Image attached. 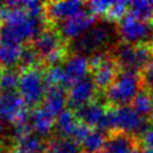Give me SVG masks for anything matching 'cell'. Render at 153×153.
Listing matches in <instances>:
<instances>
[{
	"label": "cell",
	"instance_id": "ac0fdd59",
	"mask_svg": "<svg viewBox=\"0 0 153 153\" xmlns=\"http://www.w3.org/2000/svg\"><path fill=\"white\" fill-rule=\"evenodd\" d=\"M79 120L76 115L69 110L66 109L63 112H61L55 121V129L59 133L60 137H66V139H73V135L79 126Z\"/></svg>",
	"mask_w": 153,
	"mask_h": 153
},
{
	"label": "cell",
	"instance_id": "b9f144b4",
	"mask_svg": "<svg viewBox=\"0 0 153 153\" xmlns=\"http://www.w3.org/2000/svg\"><path fill=\"white\" fill-rule=\"evenodd\" d=\"M133 153H142V152H140V151H137V149H135Z\"/></svg>",
	"mask_w": 153,
	"mask_h": 153
},
{
	"label": "cell",
	"instance_id": "8d00e7d4",
	"mask_svg": "<svg viewBox=\"0 0 153 153\" xmlns=\"http://www.w3.org/2000/svg\"><path fill=\"white\" fill-rule=\"evenodd\" d=\"M4 133H5V126H4V121H2V120H0V139H1V136L4 135Z\"/></svg>",
	"mask_w": 153,
	"mask_h": 153
},
{
	"label": "cell",
	"instance_id": "ee69618b",
	"mask_svg": "<svg viewBox=\"0 0 153 153\" xmlns=\"http://www.w3.org/2000/svg\"><path fill=\"white\" fill-rule=\"evenodd\" d=\"M0 73H1V72H0Z\"/></svg>",
	"mask_w": 153,
	"mask_h": 153
},
{
	"label": "cell",
	"instance_id": "e575fe53",
	"mask_svg": "<svg viewBox=\"0 0 153 153\" xmlns=\"http://www.w3.org/2000/svg\"><path fill=\"white\" fill-rule=\"evenodd\" d=\"M108 57H109V56H108L105 53H103V51H97V53L92 54V55H91V57L88 59L91 68H92V69L97 68V67H98V66H100V65H102V63H103Z\"/></svg>",
	"mask_w": 153,
	"mask_h": 153
},
{
	"label": "cell",
	"instance_id": "1f68e13d",
	"mask_svg": "<svg viewBox=\"0 0 153 153\" xmlns=\"http://www.w3.org/2000/svg\"><path fill=\"white\" fill-rule=\"evenodd\" d=\"M32 134V128L30 126V123H24V124H18V126H13L12 128V137L17 141L20 142L22 140H24L25 137H27L29 135Z\"/></svg>",
	"mask_w": 153,
	"mask_h": 153
},
{
	"label": "cell",
	"instance_id": "74e56055",
	"mask_svg": "<svg viewBox=\"0 0 153 153\" xmlns=\"http://www.w3.org/2000/svg\"><path fill=\"white\" fill-rule=\"evenodd\" d=\"M12 153H31V152H27V151H25V149H23L20 147H17L16 149L12 151Z\"/></svg>",
	"mask_w": 153,
	"mask_h": 153
},
{
	"label": "cell",
	"instance_id": "5bb4252c",
	"mask_svg": "<svg viewBox=\"0 0 153 153\" xmlns=\"http://www.w3.org/2000/svg\"><path fill=\"white\" fill-rule=\"evenodd\" d=\"M33 49L39 57L45 59L50 54L62 49L61 35L54 29H44L33 42Z\"/></svg>",
	"mask_w": 153,
	"mask_h": 153
},
{
	"label": "cell",
	"instance_id": "484cf974",
	"mask_svg": "<svg viewBox=\"0 0 153 153\" xmlns=\"http://www.w3.org/2000/svg\"><path fill=\"white\" fill-rule=\"evenodd\" d=\"M131 106L142 117H146L147 115H151V110H152V96L147 91L141 90L136 94V97L133 99Z\"/></svg>",
	"mask_w": 153,
	"mask_h": 153
},
{
	"label": "cell",
	"instance_id": "ffe728a7",
	"mask_svg": "<svg viewBox=\"0 0 153 153\" xmlns=\"http://www.w3.org/2000/svg\"><path fill=\"white\" fill-rule=\"evenodd\" d=\"M23 50L24 48L22 44L0 42V66L8 69L18 65L20 62Z\"/></svg>",
	"mask_w": 153,
	"mask_h": 153
},
{
	"label": "cell",
	"instance_id": "4316f807",
	"mask_svg": "<svg viewBox=\"0 0 153 153\" xmlns=\"http://www.w3.org/2000/svg\"><path fill=\"white\" fill-rule=\"evenodd\" d=\"M18 147L31 153H44L45 151V147L42 142V137L35 134H31L20 142H18Z\"/></svg>",
	"mask_w": 153,
	"mask_h": 153
},
{
	"label": "cell",
	"instance_id": "8fae6325",
	"mask_svg": "<svg viewBox=\"0 0 153 153\" xmlns=\"http://www.w3.org/2000/svg\"><path fill=\"white\" fill-rule=\"evenodd\" d=\"M86 4L79 0H65L53 1L47 6V16L55 23H63L69 18H73L84 11Z\"/></svg>",
	"mask_w": 153,
	"mask_h": 153
},
{
	"label": "cell",
	"instance_id": "603a6c76",
	"mask_svg": "<svg viewBox=\"0 0 153 153\" xmlns=\"http://www.w3.org/2000/svg\"><path fill=\"white\" fill-rule=\"evenodd\" d=\"M129 14L143 22L153 19V1L135 0L129 2Z\"/></svg>",
	"mask_w": 153,
	"mask_h": 153
},
{
	"label": "cell",
	"instance_id": "60d3db41",
	"mask_svg": "<svg viewBox=\"0 0 153 153\" xmlns=\"http://www.w3.org/2000/svg\"><path fill=\"white\" fill-rule=\"evenodd\" d=\"M0 153H6V151H5L4 147H1V146H0Z\"/></svg>",
	"mask_w": 153,
	"mask_h": 153
},
{
	"label": "cell",
	"instance_id": "d590c367",
	"mask_svg": "<svg viewBox=\"0 0 153 153\" xmlns=\"http://www.w3.org/2000/svg\"><path fill=\"white\" fill-rule=\"evenodd\" d=\"M142 141H143V145L146 146V148L153 151V127L148 128V130L143 134Z\"/></svg>",
	"mask_w": 153,
	"mask_h": 153
},
{
	"label": "cell",
	"instance_id": "44dd1931",
	"mask_svg": "<svg viewBox=\"0 0 153 153\" xmlns=\"http://www.w3.org/2000/svg\"><path fill=\"white\" fill-rule=\"evenodd\" d=\"M44 153H80V146L73 139L57 137L48 143Z\"/></svg>",
	"mask_w": 153,
	"mask_h": 153
},
{
	"label": "cell",
	"instance_id": "d6a6232c",
	"mask_svg": "<svg viewBox=\"0 0 153 153\" xmlns=\"http://www.w3.org/2000/svg\"><path fill=\"white\" fill-rule=\"evenodd\" d=\"M90 133H91L90 127L80 122L78 128H76V130H75V133H74V135H73V140H75L78 143H82L85 141V139L88 136Z\"/></svg>",
	"mask_w": 153,
	"mask_h": 153
},
{
	"label": "cell",
	"instance_id": "f35d334b",
	"mask_svg": "<svg viewBox=\"0 0 153 153\" xmlns=\"http://www.w3.org/2000/svg\"><path fill=\"white\" fill-rule=\"evenodd\" d=\"M152 110H151V120L153 121V92H152Z\"/></svg>",
	"mask_w": 153,
	"mask_h": 153
},
{
	"label": "cell",
	"instance_id": "d6986e66",
	"mask_svg": "<svg viewBox=\"0 0 153 153\" xmlns=\"http://www.w3.org/2000/svg\"><path fill=\"white\" fill-rule=\"evenodd\" d=\"M135 143L131 136L118 133L114 134L106 140L103 153H133Z\"/></svg>",
	"mask_w": 153,
	"mask_h": 153
},
{
	"label": "cell",
	"instance_id": "52a82bcc",
	"mask_svg": "<svg viewBox=\"0 0 153 153\" xmlns=\"http://www.w3.org/2000/svg\"><path fill=\"white\" fill-rule=\"evenodd\" d=\"M116 61L123 69L137 72L140 68H145L152 59V51L147 45H131L120 44L115 50Z\"/></svg>",
	"mask_w": 153,
	"mask_h": 153
},
{
	"label": "cell",
	"instance_id": "30bf717a",
	"mask_svg": "<svg viewBox=\"0 0 153 153\" xmlns=\"http://www.w3.org/2000/svg\"><path fill=\"white\" fill-rule=\"evenodd\" d=\"M96 88L97 86L94 85L93 80L88 76L71 85L67 92L69 106L78 110L81 106L91 103L96 94Z\"/></svg>",
	"mask_w": 153,
	"mask_h": 153
},
{
	"label": "cell",
	"instance_id": "8992f818",
	"mask_svg": "<svg viewBox=\"0 0 153 153\" xmlns=\"http://www.w3.org/2000/svg\"><path fill=\"white\" fill-rule=\"evenodd\" d=\"M118 35L127 44L142 45V43L153 38V29L147 22L140 20L128 13L118 22Z\"/></svg>",
	"mask_w": 153,
	"mask_h": 153
},
{
	"label": "cell",
	"instance_id": "83f0119b",
	"mask_svg": "<svg viewBox=\"0 0 153 153\" xmlns=\"http://www.w3.org/2000/svg\"><path fill=\"white\" fill-rule=\"evenodd\" d=\"M128 11H129V2H127V1H112L111 6L106 13V17L109 20L121 22L127 16Z\"/></svg>",
	"mask_w": 153,
	"mask_h": 153
},
{
	"label": "cell",
	"instance_id": "f546056e",
	"mask_svg": "<svg viewBox=\"0 0 153 153\" xmlns=\"http://www.w3.org/2000/svg\"><path fill=\"white\" fill-rule=\"evenodd\" d=\"M111 4L112 1H108V0H92L86 4V7L88 10V13H91L94 17L106 16Z\"/></svg>",
	"mask_w": 153,
	"mask_h": 153
},
{
	"label": "cell",
	"instance_id": "cb8c5ba5",
	"mask_svg": "<svg viewBox=\"0 0 153 153\" xmlns=\"http://www.w3.org/2000/svg\"><path fill=\"white\" fill-rule=\"evenodd\" d=\"M44 81H45L47 88L66 86V75H65L63 67H61L60 65L50 66L44 73Z\"/></svg>",
	"mask_w": 153,
	"mask_h": 153
},
{
	"label": "cell",
	"instance_id": "277c9868",
	"mask_svg": "<svg viewBox=\"0 0 153 153\" xmlns=\"http://www.w3.org/2000/svg\"><path fill=\"white\" fill-rule=\"evenodd\" d=\"M18 93L27 106L37 105L47 93L44 74L37 67L24 69L19 76Z\"/></svg>",
	"mask_w": 153,
	"mask_h": 153
},
{
	"label": "cell",
	"instance_id": "9c48e42d",
	"mask_svg": "<svg viewBox=\"0 0 153 153\" xmlns=\"http://www.w3.org/2000/svg\"><path fill=\"white\" fill-rule=\"evenodd\" d=\"M96 25V17L88 12H82L60 24V35L66 39L76 41Z\"/></svg>",
	"mask_w": 153,
	"mask_h": 153
},
{
	"label": "cell",
	"instance_id": "7402d4cb",
	"mask_svg": "<svg viewBox=\"0 0 153 153\" xmlns=\"http://www.w3.org/2000/svg\"><path fill=\"white\" fill-rule=\"evenodd\" d=\"M106 140L108 139L103 130L94 129V130H91V133L81 145L86 153H98L99 151L104 149Z\"/></svg>",
	"mask_w": 153,
	"mask_h": 153
},
{
	"label": "cell",
	"instance_id": "d4e9b609",
	"mask_svg": "<svg viewBox=\"0 0 153 153\" xmlns=\"http://www.w3.org/2000/svg\"><path fill=\"white\" fill-rule=\"evenodd\" d=\"M19 76L20 74L13 68L4 69L0 73V91L1 92H14V90L18 88Z\"/></svg>",
	"mask_w": 153,
	"mask_h": 153
},
{
	"label": "cell",
	"instance_id": "9a60e30c",
	"mask_svg": "<svg viewBox=\"0 0 153 153\" xmlns=\"http://www.w3.org/2000/svg\"><path fill=\"white\" fill-rule=\"evenodd\" d=\"M55 117L49 114L43 106L36 108L30 115V126L32 131L39 137H47L55 128Z\"/></svg>",
	"mask_w": 153,
	"mask_h": 153
},
{
	"label": "cell",
	"instance_id": "3957f363",
	"mask_svg": "<svg viewBox=\"0 0 153 153\" xmlns=\"http://www.w3.org/2000/svg\"><path fill=\"white\" fill-rule=\"evenodd\" d=\"M141 78L137 72L123 69L120 72L115 81L109 86L105 92L106 99L117 106L127 105L131 103L136 94L141 91Z\"/></svg>",
	"mask_w": 153,
	"mask_h": 153
},
{
	"label": "cell",
	"instance_id": "f1b7e54d",
	"mask_svg": "<svg viewBox=\"0 0 153 153\" xmlns=\"http://www.w3.org/2000/svg\"><path fill=\"white\" fill-rule=\"evenodd\" d=\"M38 60H39V55L36 53L33 48H24L19 63L24 69L36 68Z\"/></svg>",
	"mask_w": 153,
	"mask_h": 153
},
{
	"label": "cell",
	"instance_id": "e0dca14e",
	"mask_svg": "<svg viewBox=\"0 0 153 153\" xmlns=\"http://www.w3.org/2000/svg\"><path fill=\"white\" fill-rule=\"evenodd\" d=\"M117 66L114 59L108 57L100 66L93 69V82L98 88L108 90L117 76Z\"/></svg>",
	"mask_w": 153,
	"mask_h": 153
},
{
	"label": "cell",
	"instance_id": "7c38bea8",
	"mask_svg": "<svg viewBox=\"0 0 153 153\" xmlns=\"http://www.w3.org/2000/svg\"><path fill=\"white\" fill-rule=\"evenodd\" d=\"M106 114L108 111L105 110V106L99 102H91L75 111V115L81 123L103 131L106 130Z\"/></svg>",
	"mask_w": 153,
	"mask_h": 153
},
{
	"label": "cell",
	"instance_id": "ab89813d",
	"mask_svg": "<svg viewBox=\"0 0 153 153\" xmlns=\"http://www.w3.org/2000/svg\"><path fill=\"white\" fill-rule=\"evenodd\" d=\"M142 153H153V151H152V149H148V148H146V149H145Z\"/></svg>",
	"mask_w": 153,
	"mask_h": 153
},
{
	"label": "cell",
	"instance_id": "4dcf8cb0",
	"mask_svg": "<svg viewBox=\"0 0 153 153\" xmlns=\"http://www.w3.org/2000/svg\"><path fill=\"white\" fill-rule=\"evenodd\" d=\"M17 2L30 16L36 17V18H42L43 11H44L42 2L36 1V0H24V1H17Z\"/></svg>",
	"mask_w": 153,
	"mask_h": 153
},
{
	"label": "cell",
	"instance_id": "4fadbf2b",
	"mask_svg": "<svg viewBox=\"0 0 153 153\" xmlns=\"http://www.w3.org/2000/svg\"><path fill=\"white\" fill-rule=\"evenodd\" d=\"M90 68H91L90 61L85 55L74 54L69 56L63 65V71L66 75V86H71L74 82L86 78Z\"/></svg>",
	"mask_w": 153,
	"mask_h": 153
},
{
	"label": "cell",
	"instance_id": "ba28073f",
	"mask_svg": "<svg viewBox=\"0 0 153 153\" xmlns=\"http://www.w3.org/2000/svg\"><path fill=\"white\" fill-rule=\"evenodd\" d=\"M111 36V29L108 24H96L82 37L73 42V49L76 54H94L100 47H103Z\"/></svg>",
	"mask_w": 153,
	"mask_h": 153
},
{
	"label": "cell",
	"instance_id": "7bdbcfd3",
	"mask_svg": "<svg viewBox=\"0 0 153 153\" xmlns=\"http://www.w3.org/2000/svg\"><path fill=\"white\" fill-rule=\"evenodd\" d=\"M151 26H152V29H153V19H152V24H151Z\"/></svg>",
	"mask_w": 153,
	"mask_h": 153
},
{
	"label": "cell",
	"instance_id": "7a4b0ae2",
	"mask_svg": "<svg viewBox=\"0 0 153 153\" xmlns=\"http://www.w3.org/2000/svg\"><path fill=\"white\" fill-rule=\"evenodd\" d=\"M115 129L126 135L145 134L148 130L146 118L139 115L131 105L116 106L106 114V130Z\"/></svg>",
	"mask_w": 153,
	"mask_h": 153
},
{
	"label": "cell",
	"instance_id": "2e32d148",
	"mask_svg": "<svg viewBox=\"0 0 153 153\" xmlns=\"http://www.w3.org/2000/svg\"><path fill=\"white\" fill-rule=\"evenodd\" d=\"M67 103V93L65 92L63 87L47 88V93L43 99V108L54 117H57L61 112L66 110Z\"/></svg>",
	"mask_w": 153,
	"mask_h": 153
},
{
	"label": "cell",
	"instance_id": "6da1fadb",
	"mask_svg": "<svg viewBox=\"0 0 153 153\" xmlns=\"http://www.w3.org/2000/svg\"><path fill=\"white\" fill-rule=\"evenodd\" d=\"M0 42L17 43L35 39L44 29V20L25 12L17 1H8L0 7Z\"/></svg>",
	"mask_w": 153,
	"mask_h": 153
},
{
	"label": "cell",
	"instance_id": "5b68a950",
	"mask_svg": "<svg viewBox=\"0 0 153 153\" xmlns=\"http://www.w3.org/2000/svg\"><path fill=\"white\" fill-rule=\"evenodd\" d=\"M30 115L27 105L19 93L0 92V120L18 126L27 123Z\"/></svg>",
	"mask_w": 153,
	"mask_h": 153
},
{
	"label": "cell",
	"instance_id": "836d02e7",
	"mask_svg": "<svg viewBox=\"0 0 153 153\" xmlns=\"http://www.w3.org/2000/svg\"><path fill=\"white\" fill-rule=\"evenodd\" d=\"M142 81L145 82V85L147 87H149V88L153 90V60H151L148 62V65L143 68Z\"/></svg>",
	"mask_w": 153,
	"mask_h": 153
}]
</instances>
